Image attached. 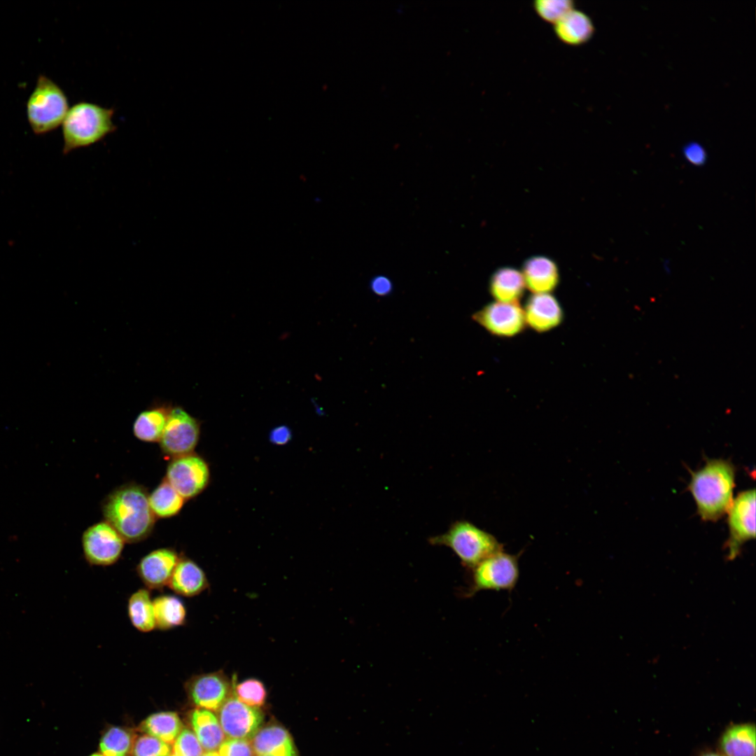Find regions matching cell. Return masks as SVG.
Returning <instances> with one entry per match:
<instances>
[{"mask_svg": "<svg viewBox=\"0 0 756 756\" xmlns=\"http://www.w3.org/2000/svg\"><path fill=\"white\" fill-rule=\"evenodd\" d=\"M218 710V722L229 738L248 740L253 738L264 718L261 710L244 704L233 694Z\"/></svg>", "mask_w": 756, "mask_h": 756, "instance_id": "12", "label": "cell"}, {"mask_svg": "<svg viewBox=\"0 0 756 756\" xmlns=\"http://www.w3.org/2000/svg\"><path fill=\"white\" fill-rule=\"evenodd\" d=\"M180 554L173 548L154 550L143 556L136 571L145 587L149 590H162L168 585Z\"/></svg>", "mask_w": 756, "mask_h": 756, "instance_id": "14", "label": "cell"}, {"mask_svg": "<svg viewBox=\"0 0 756 756\" xmlns=\"http://www.w3.org/2000/svg\"><path fill=\"white\" fill-rule=\"evenodd\" d=\"M736 469L729 461L708 459L692 472L688 488L704 521H717L728 512L733 502Z\"/></svg>", "mask_w": 756, "mask_h": 756, "instance_id": "2", "label": "cell"}, {"mask_svg": "<svg viewBox=\"0 0 756 756\" xmlns=\"http://www.w3.org/2000/svg\"><path fill=\"white\" fill-rule=\"evenodd\" d=\"M68 98L53 80L40 74L26 104V114L31 131L43 135L58 128L69 111Z\"/></svg>", "mask_w": 756, "mask_h": 756, "instance_id": "4", "label": "cell"}, {"mask_svg": "<svg viewBox=\"0 0 756 756\" xmlns=\"http://www.w3.org/2000/svg\"><path fill=\"white\" fill-rule=\"evenodd\" d=\"M218 754L220 756H253L254 750L248 740L230 738L222 743Z\"/></svg>", "mask_w": 756, "mask_h": 756, "instance_id": "33", "label": "cell"}, {"mask_svg": "<svg viewBox=\"0 0 756 756\" xmlns=\"http://www.w3.org/2000/svg\"><path fill=\"white\" fill-rule=\"evenodd\" d=\"M200 421L181 406H172L159 441L162 451L172 458L193 453L200 435Z\"/></svg>", "mask_w": 756, "mask_h": 756, "instance_id": "7", "label": "cell"}, {"mask_svg": "<svg viewBox=\"0 0 756 756\" xmlns=\"http://www.w3.org/2000/svg\"><path fill=\"white\" fill-rule=\"evenodd\" d=\"M574 8L570 0H536L533 8L544 21L555 24L566 13Z\"/></svg>", "mask_w": 756, "mask_h": 756, "instance_id": "30", "label": "cell"}, {"mask_svg": "<svg viewBox=\"0 0 756 756\" xmlns=\"http://www.w3.org/2000/svg\"><path fill=\"white\" fill-rule=\"evenodd\" d=\"M167 587L177 595L194 597L209 587L203 569L193 560L180 555Z\"/></svg>", "mask_w": 756, "mask_h": 756, "instance_id": "16", "label": "cell"}, {"mask_svg": "<svg viewBox=\"0 0 756 756\" xmlns=\"http://www.w3.org/2000/svg\"><path fill=\"white\" fill-rule=\"evenodd\" d=\"M105 521L122 536L125 542L144 540L151 533L155 517L148 503L145 487L127 483L111 492L102 505Z\"/></svg>", "mask_w": 756, "mask_h": 756, "instance_id": "1", "label": "cell"}, {"mask_svg": "<svg viewBox=\"0 0 756 756\" xmlns=\"http://www.w3.org/2000/svg\"><path fill=\"white\" fill-rule=\"evenodd\" d=\"M526 286L522 272L512 267L498 270L489 281V292L497 302L519 303Z\"/></svg>", "mask_w": 756, "mask_h": 756, "instance_id": "22", "label": "cell"}, {"mask_svg": "<svg viewBox=\"0 0 756 756\" xmlns=\"http://www.w3.org/2000/svg\"><path fill=\"white\" fill-rule=\"evenodd\" d=\"M81 542L86 561L97 566L115 564L125 543L119 533L105 520L89 526L82 535Z\"/></svg>", "mask_w": 756, "mask_h": 756, "instance_id": "9", "label": "cell"}, {"mask_svg": "<svg viewBox=\"0 0 756 756\" xmlns=\"http://www.w3.org/2000/svg\"><path fill=\"white\" fill-rule=\"evenodd\" d=\"M170 756H176V755L174 754V755H170Z\"/></svg>", "mask_w": 756, "mask_h": 756, "instance_id": "40", "label": "cell"}, {"mask_svg": "<svg viewBox=\"0 0 756 756\" xmlns=\"http://www.w3.org/2000/svg\"><path fill=\"white\" fill-rule=\"evenodd\" d=\"M429 542L448 547L465 567L471 569L503 551V545L493 535L467 521L454 522L446 533L431 537Z\"/></svg>", "mask_w": 756, "mask_h": 756, "instance_id": "5", "label": "cell"}, {"mask_svg": "<svg viewBox=\"0 0 756 756\" xmlns=\"http://www.w3.org/2000/svg\"><path fill=\"white\" fill-rule=\"evenodd\" d=\"M719 752L724 756H755V725L732 724L718 740Z\"/></svg>", "mask_w": 756, "mask_h": 756, "instance_id": "21", "label": "cell"}, {"mask_svg": "<svg viewBox=\"0 0 756 756\" xmlns=\"http://www.w3.org/2000/svg\"><path fill=\"white\" fill-rule=\"evenodd\" d=\"M472 570V584L467 592L469 596L483 590L510 591L519 576L517 556L503 551L489 556Z\"/></svg>", "mask_w": 756, "mask_h": 756, "instance_id": "6", "label": "cell"}, {"mask_svg": "<svg viewBox=\"0 0 756 756\" xmlns=\"http://www.w3.org/2000/svg\"><path fill=\"white\" fill-rule=\"evenodd\" d=\"M191 724L202 748L213 752L224 741V733L216 717L204 708H196L191 714Z\"/></svg>", "mask_w": 756, "mask_h": 756, "instance_id": "24", "label": "cell"}, {"mask_svg": "<svg viewBox=\"0 0 756 756\" xmlns=\"http://www.w3.org/2000/svg\"><path fill=\"white\" fill-rule=\"evenodd\" d=\"M683 154L687 160L694 165H701L706 161V150L696 142L686 145L683 148Z\"/></svg>", "mask_w": 756, "mask_h": 756, "instance_id": "34", "label": "cell"}, {"mask_svg": "<svg viewBox=\"0 0 756 756\" xmlns=\"http://www.w3.org/2000/svg\"><path fill=\"white\" fill-rule=\"evenodd\" d=\"M172 407L171 404L157 402L141 412L133 424L134 435L143 442H159Z\"/></svg>", "mask_w": 756, "mask_h": 756, "instance_id": "20", "label": "cell"}, {"mask_svg": "<svg viewBox=\"0 0 756 756\" xmlns=\"http://www.w3.org/2000/svg\"><path fill=\"white\" fill-rule=\"evenodd\" d=\"M90 756H104V755H101V754H99V753H94L93 755H91Z\"/></svg>", "mask_w": 756, "mask_h": 756, "instance_id": "39", "label": "cell"}, {"mask_svg": "<svg viewBox=\"0 0 756 756\" xmlns=\"http://www.w3.org/2000/svg\"><path fill=\"white\" fill-rule=\"evenodd\" d=\"M133 743L132 734L127 730L113 727L103 735L99 748L104 756H127Z\"/></svg>", "mask_w": 756, "mask_h": 756, "instance_id": "28", "label": "cell"}, {"mask_svg": "<svg viewBox=\"0 0 756 756\" xmlns=\"http://www.w3.org/2000/svg\"><path fill=\"white\" fill-rule=\"evenodd\" d=\"M729 536L727 542L729 559H734L741 546L755 537V491L741 492L728 510Z\"/></svg>", "mask_w": 756, "mask_h": 756, "instance_id": "11", "label": "cell"}, {"mask_svg": "<svg viewBox=\"0 0 756 756\" xmlns=\"http://www.w3.org/2000/svg\"><path fill=\"white\" fill-rule=\"evenodd\" d=\"M699 756H724L721 752L715 751H706L699 755Z\"/></svg>", "mask_w": 756, "mask_h": 756, "instance_id": "37", "label": "cell"}, {"mask_svg": "<svg viewBox=\"0 0 756 756\" xmlns=\"http://www.w3.org/2000/svg\"><path fill=\"white\" fill-rule=\"evenodd\" d=\"M174 754L176 756H201L203 748L195 733L189 729L181 731L174 743Z\"/></svg>", "mask_w": 756, "mask_h": 756, "instance_id": "32", "label": "cell"}, {"mask_svg": "<svg viewBox=\"0 0 756 756\" xmlns=\"http://www.w3.org/2000/svg\"><path fill=\"white\" fill-rule=\"evenodd\" d=\"M127 614L132 626L140 632H150L156 628L153 599L149 589L140 588L130 595Z\"/></svg>", "mask_w": 756, "mask_h": 756, "instance_id": "25", "label": "cell"}, {"mask_svg": "<svg viewBox=\"0 0 756 756\" xmlns=\"http://www.w3.org/2000/svg\"><path fill=\"white\" fill-rule=\"evenodd\" d=\"M234 679L231 680L223 670L200 673L188 680L186 690L195 705L216 710L233 694Z\"/></svg>", "mask_w": 756, "mask_h": 756, "instance_id": "13", "label": "cell"}, {"mask_svg": "<svg viewBox=\"0 0 756 756\" xmlns=\"http://www.w3.org/2000/svg\"><path fill=\"white\" fill-rule=\"evenodd\" d=\"M114 113V108L92 102L74 104L62 123L63 153L91 146L113 133L117 130L113 121Z\"/></svg>", "mask_w": 756, "mask_h": 756, "instance_id": "3", "label": "cell"}, {"mask_svg": "<svg viewBox=\"0 0 756 756\" xmlns=\"http://www.w3.org/2000/svg\"><path fill=\"white\" fill-rule=\"evenodd\" d=\"M132 756H170L168 743L150 735L138 737L132 747Z\"/></svg>", "mask_w": 756, "mask_h": 756, "instance_id": "31", "label": "cell"}, {"mask_svg": "<svg viewBox=\"0 0 756 756\" xmlns=\"http://www.w3.org/2000/svg\"><path fill=\"white\" fill-rule=\"evenodd\" d=\"M523 309L526 326L537 332L552 330L564 320L563 309L551 293L533 294Z\"/></svg>", "mask_w": 756, "mask_h": 756, "instance_id": "15", "label": "cell"}, {"mask_svg": "<svg viewBox=\"0 0 756 756\" xmlns=\"http://www.w3.org/2000/svg\"><path fill=\"white\" fill-rule=\"evenodd\" d=\"M182 727L176 713L160 712L148 716L141 724L140 729L148 735L172 744L182 730Z\"/></svg>", "mask_w": 756, "mask_h": 756, "instance_id": "27", "label": "cell"}, {"mask_svg": "<svg viewBox=\"0 0 756 756\" xmlns=\"http://www.w3.org/2000/svg\"><path fill=\"white\" fill-rule=\"evenodd\" d=\"M164 479L184 498L191 499L207 486L210 472L206 462L195 453L172 458Z\"/></svg>", "mask_w": 756, "mask_h": 756, "instance_id": "8", "label": "cell"}, {"mask_svg": "<svg viewBox=\"0 0 756 756\" xmlns=\"http://www.w3.org/2000/svg\"><path fill=\"white\" fill-rule=\"evenodd\" d=\"M526 288L533 294L550 293L559 281L558 268L550 259L537 256L528 259L522 272Z\"/></svg>", "mask_w": 756, "mask_h": 756, "instance_id": "17", "label": "cell"}, {"mask_svg": "<svg viewBox=\"0 0 756 756\" xmlns=\"http://www.w3.org/2000/svg\"><path fill=\"white\" fill-rule=\"evenodd\" d=\"M370 290L378 296H386L393 290L391 281L384 276H377L370 283Z\"/></svg>", "mask_w": 756, "mask_h": 756, "instance_id": "35", "label": "cell"}, {"mask_svg": "<svg viewBox=\"0 0 756 756\" xmlns=\"http://www.w3.org/2000/svg\"><path fill=\"white\" fill-rule=\"evenodd\" d=\"M201 756H220V755H219L218 752L213 751V752H206L205 753H203Z\"/></svg>", "mask_w": 756, "mask_h": 756, "instance_id": "38", "label": "cell"}, {"mask_svg": "<svg viewBox=\"0 0 756 756\" xmlns=\"http://www.w3.org/2000/svg\"><path fill=\"white\" fill-rule=\"evenodd\" d=\"M254 752L266 756H297L290 734L280 725L271 724L259 729L253 737Z\"/></svg>", "mask_w": 756, "mask_h": 756, "instance_id": "18", "label": "cell"}, {"mask_svg": "<svg viewBox=\"0 0 756 756\" xmlns=\"http://www.w3.org/2000/svg\"><path fill=\"white\" fill-rule=\"evenodd\" d=\"M184 498L164 478L148 494L150 507L158 518H169L179 513Z\"/></svg>", "mask_w": 756, "mask_h": 756, "instance_id": "26", "label": "cell"}, {"mask_svg": "<svg viewBox=\"0 0 756 756\" xmlns=\"http://www.w3.org/2000/svg\"><path fill=\"white\" fill-rule=\"evenodd\" d=\"M472 318L491 335L503 338L519 335L526 326L519 303L492 302L474 313Z\"/></svg>", "mask_w": 756, "mask_h": 756, "instance_id": "10", "label": "cell"}, {"mask_svg": "<svg viewBox=\"0 0 756 756\" xmlns=\"http://www.w3.org/2000/svg\"><path fill=\"white\" fill-rule=\"evenodd\" d=\"M156 628L167 631L183 626L187 610L183 601L173 594H161L153 598Z\"/></svg>", "mask_w": 756, "mask_h": 756, "instance_id": "23", "label": "cell"}, {"mask_svg": "<svg viewBox=\"0 0 756 756\" xmlns=\"http://www.w3.org/2000/svg\"><path fill=\"white\" fill-rule=\"evenodd\" d=\"M260 756H266V755H260Z\"/></svg>", "mask_w": 756, "mask_h": 756, "instance_id": "41", "label": "cell"}, {"mask_svg": "<svg viewBox=\"0 0 756 756\" xmlns=\"http://www.w3.org/2000/svg\"><path fill=\"white\" fill-rule=\"evenodd\" d=\"M291 439V431L286 426L274 428L270 434V440L276 444H285Z\"/></svg>", "mask_w": 756, "mask_h": 756, "instance_id": "36", "label": "cell"}, {"mask_svg": "<svg viewBox=\"0 0 756 756\" xmlns=\"http://www.w3.org/2000/svg\"><path fill=\"white\" fill-rule=\"evenodd\" d=\"M554 33L560 41L570 46L587 43L594 35L592 20L584 12L573 8L554 24Z\"/></svg>", "mask_w": 756, "mask_h": 756, "instance_id": "19", "label": "cell"}, {"mask_svg": "<svg viewBox=\"0 0 756 756\" xmlns=\"http://www.w3.org/2000/svg\"><path fill=\"white\" fill-rule=\"evenodd\" d=\"M233 694L244 704L256 708L264 705L267 699L265 685L255 678L246 679L237 684L234 679Z\"/></svg>", "mask_w": 756, "mask_h": 756, "instance_id": "29", "label": "cell"}]
</instances>
